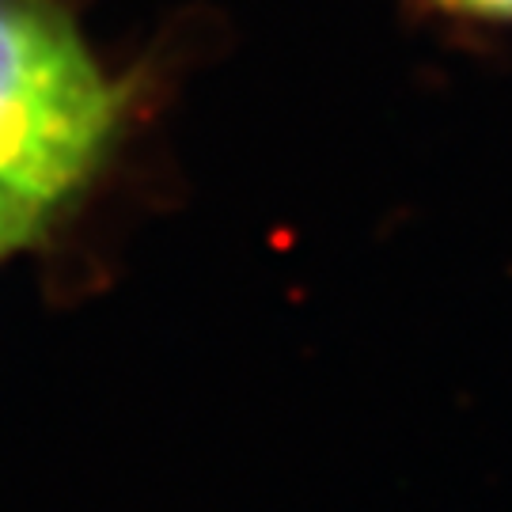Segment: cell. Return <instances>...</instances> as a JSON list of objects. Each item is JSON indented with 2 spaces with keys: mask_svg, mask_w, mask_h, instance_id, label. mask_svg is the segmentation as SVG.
Wrapping results in <instances>:
<instances>
[{
  "mask_svg": "<svg viewBox=\"0 0 512 512\" xmlns=\"http://www.w3.org/2000/svg\"><path fill=\"white\" fill-rule=\"evenodd\" d=\"M122 92L46 0H0V186L54 213L107 160Z\"/></svg>",
  "mask_w": 512,
  "mask_h": 512,
  "instance_id": "6da1fadb",
  "label": "cell"
},
{
  "mask_svg": "<svg viewBox=\"0 0 512 512\" xmlns=\"http://www.w3.org/2000/svg\"><path fill=\"white\" fill-rule=\"evenodd\" d=\"M46 220H50V209H42V205L27 202V198L0 186V258L16 255L19 247H27L46 228Z\"/></svg>",
  "mask_w": 512,
  "mask_h": 512,
  "instance_id": "7a4b0ae2",
  "label": "cell"
},
{
  "mask_svg": "<svg viewBox=\"0 0 512 512\" xmlns=\"http://www.w3.org/2000/svg\"><path fill=\"white\" fill-rule=\"evenodd\" d=\"M437 16L467 23H512V0H421Z\"/></svg>",
  "mask_w": 512,
  "mask_h": 512,
  "instance_id": "3957f363",
  "label": "cell"
}]
</instances>
